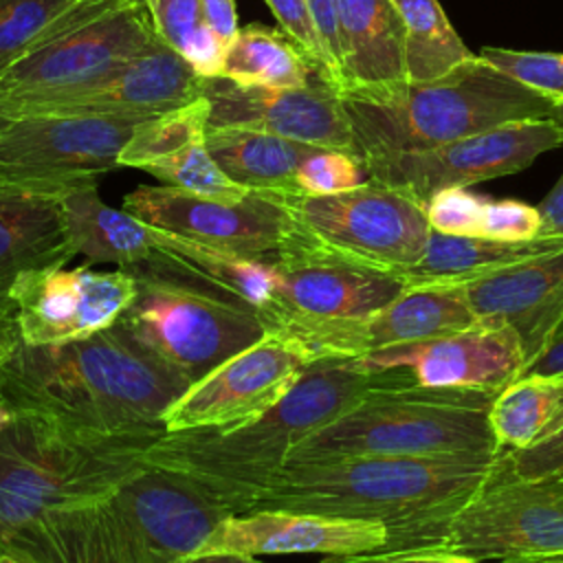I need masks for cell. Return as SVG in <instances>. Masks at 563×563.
Masks as SVG:
<instances>
[{"mask_svg": "<svg viewBox=\"0 0 563 563\" xmlns=\"http://www.w3.org/2000/svg\"><path fill=\"white\" fill-rule=\"evenodd\" d=\"M308 7L341 86V40H339V24H336V4L334 0H308Z\"/></svg>", "mask_w": 563, "mask_h": 563, "instance_id": "7bdbcfd3", "label": "cell"}, {"mask_svg": "<svg viewBox=\"0 0 563 563\" xmlns=\"http://www.w3.org/2000/svg\"><path fill=\"white\" fill-rule=\"evenodd\" d=\"M372 367H407L422 387H468L501 391L523 374L526 356L519 336L497 319L475 323L363 356Z\"/></svg>", "mask_w": 563, "mask_h": 563, "instance_id": "44dd1931", "label": "cell"}, {"mask_svg": "<svg viewBox=\"0 0 563 563\" xmlns=\"http://www.w3.org/2000/svg\"><path fill=\"white\" fill-rule=\"evenodd\" d=\"M136 279L117 271H95L88 262L75 268L53 266L24 273L9 288L7 303L22 343L51 345L97 334L128 310Z\"/></svg>", "mask_w": 563, "mask_h": 563, "instance_id": "e0dca14e", "label": "cell"}, {"mask_svg": "<svg viewBox=\"0 0 563 563\" xmlns=\"http://www.w3.org/2000/svg\"><path fill=\"white\" fill-rule=\"evenodd\" d=\"M62 207L75 253L84 255L88 264H114L128 271L156 251L154 227L125 209L106 205L97 185L64 191Z\"/></svg>", "mask_w": 563, "mask_h": 563, "instance_id": "484cf974", "label": "cell"}, {"mask_svg": "<svg viewBox=\"0 0 563 563\" xmlns=\"http://www.w3.org/2000/svg\"><path fill=\"white\" fill-rule=\"evenodd\" d=\"M132 277L136 295L119 321L189 385L268 332L253 308L154 275Z\"/></svg>", "mask_w": 563, "mask_h": 563, "instance_id": "9c48e42d", "label": "cell"}, {"mask_svg": "<svg viewBox=\"0 0 563 563\" xmlns=\"http://www.w3.org/2000/svg\"><path fill=\"white\" fill-rule=\"evenodd\" d=\"M202 81L205 77L158 37L81 90L33 99L0 97V101L13 119L29 114H158L200 99Z\"/></svg>", "mask_w": 563, "mask_h": 563, "instance_id": "d6986e66", "label": "cell"}, {"mask_svg": "<svg viewBox=\"0 0 563 563\" xmlns=\"http://www.w3.org/2000/svg\"><path fill=\"white\" fill-rule=\"evenodd\" d=\"M539 563H563V554H556V556H543V559H539Z\"/></svg>", "mask_w": 563, "mask_h": 563, "instance_id": "11a10c76", "label": "cell"}, {"mask_svg": "<svg viewBox=\"0 0 563 563\" xmlns=\"http://www.w3.org/2000/svg\"><path fill=\"white\" fill-rule=\"evenodd\" d=\"M209 130V103L205 97L141 121L125 147L121 150V167L147 169L178 156L180 152L205 143Z\"/></svg>", "mask_w": 563, "mask_h": 563, "instance_id": "d6a6232c", "label": "cell"}, {"mask_svg": "<svg viewBox=\"0 0 563 563\" xmlns=\"http://www.w3.org/2000/svg\"><path fill=\"white\" fill-rule=\"evenodd\" d=\"M394 563H486V561H479V559H473V556H466V554L435 550V552H422V554H416V556H407V559H400V561H394Z\"/></svg>", "mask_w": 563, "mask_h": 563, "instance_id": "7dc6e473", "label": "cell"}, {"mask_svg": "<svg viewBox=\"0 0 563 563\" xmlns=\"http://www.w3.org/2000/svg\"><path fill=\"white\" fill-rule=\"evenodd\" d=\"M220 77L244 86L303 88L319 75L282 29L246 24L229 42Z\"/></svg>", "mask_w": 563, "mask_h": 563, "instance_id": "f546056e", "label": "cell"}, {"mask_svg": "<svg viewBox=\"0 0 563 563\" xmlns=\"http://www.w3.org/2000/svg\"><path fill=\"white\" fill-rule=\"evenodd\" d=\"M537 207L541 213V235H563V172Z\"/></svg>", "mask_w": 563, "mask_h": 563, "instance_id": "f6af8a7d", "label": "cell"}, {"mask_svg": "<svg viewBox=\"0 0 563 563\" xmlns=\"http://www.w3.org/2000/svg\"><path fill=\"white\" fill-rule=\"evenodd\" d=\"M189 383L121 321L51 345H13L0 358V405L88 435L165 433L163 416Z\"/></svg>", "mask_w": 563, "mask_h": 563, "instance_id": "7a4b0ae2", "label": "cell"}, {"mask_svg": "<svg viewBox=\"0 0 563 563\" xmlns=\"http://www.w3.org/2000/svg\"><path fill=\"white\" fill-rule=\"evenodd\" d=\"M152 114H29L0 132V180L68 191L121 167L134 128Z\"/></svg>", "mask_w": 563, "mask_h": 563, "instance_id": "30bf717a", "label": "cell"}, {"mask_svg": "<svg viewBox=\"0 0 563 563\" xmlns=\"http://www.w3.org/2000/svg\"><path fill=\"white\" fill-rule=\"evenodd\" d=\"M506 471L523 479H563V431L523 451L504 453Z\"/></svg>", "mask_w": 563, "mask_h": 563, "instance_id": "b9f144b4", "label": "cell"}, {"mask_svg": "<svg viewBox=\"0 0 563 563\" xmlns=\"http://www.w3.org/2000/svg\"><path fill=\"white\" fill-rule=\"evenodd\" d=\"M402 22L405 79H435L475 53L451 26L440 0H391Z\"/></svg>", "mask_w": 563, "mask_h": 563, "instance_id": "1f68e13d", "label": "cell"}, {"mask_svg": "<svg viewBox=\"0 0 563 563\" xmlns=\"http://www.w3.org/2000/svg\"><path fill=\"white\" fill-rule=\"evenodd\" d=\"M563 246V235H539L521 242L477 235H449L431 229L422 257L400 273L409 286L460 284L490 271Z\"/></svg>", "mask_w": 563, "mask_h": 563, "instance_id": "83f0119b", "label": "cell"}, {"mask_svg": "<svg viewBox=\"0 0 563 563\" xmlns=\"http://www.w3.org/2000/svg\"><path fill=\"white\" fill-rule=\"evenodd\" d=\"M202 2V18L207 26L229 46V42L238 33V11L235 0H200Z\"/></svg>", "mask_w": 563, "mask_h": 563, "instance_id": "ee69618b", "label": "cell"}, {"mask_svg": "<svg viewBox=\"0 0 563 563\" xmlns=\"http://www.w3.org/2000/svg\"><path fill=\"white\" fill-rule=\"evenodd\" d=\"M361 161L442 145L510 121L552 117V101L504 75L477 53L424 81L341 88Z\"/></svg>", "mask_w": 563, "mask_h": 563, "instance_id": "5b68a950", "label": "cell"}, {"mask_svg": "<svg viewBox=\"0 0 563 563\" xmlns=\"http://www.w3.org/2000/svg\"><path fill=\"white\" fill-rule=\"evenodd\" d=\"M367 178L363 161L354 152L319 147L297 172V189L303 196H332L363 185Z\"/></svg>", "mask_w": 563, "mask_h": 563, "instance_id": "8d00e7d4", "label": "cell"}, {"mask_svg": "<svg viewBox=\"0 0 563 563\" xmlns=\"http://www.w3.org/2000/svg\"><path fill=\"white\" fill-rule=\"evenodd\" d=\"M70 0H0V75Z\"/></svg>", "mask_w": 563, "mask_h": 563, "instance_id": "d590c367", "label": "cell"}, {"mask_svg": "<svg viewBox=\"0 0 563 563\" xmlns=\"http://www.w3.org/2000/svg\"><path fill=\"white\" fill-rule=\"evenodd\" d=\"M154 242L185 257L194 268H198L213 284L238 295L244 303L255 308L264 321L275 310L277 288H279V271L275 262L253 260V257H244L222 249H213L156 227H154Z\"/></svg>", "mask_w": 563, "mask_h": 563, "instance_id": "4dcf8cb0", "label": "cell"}, {"mask_svg": "<svg viewBox=\"0 0 563 563\" xmlns=\"http://www.w3.org/2000/svg\"><path fill=\"white\" fill-rule=\"evenodd\" d=\"M552 119L563 128V101H559V103L552 106Z\"/></svg>", "mask_w": 563, "mask_h": 563, "instance_id": "816d5d0a", "label": "cell"}, {"mask_svg": "<svg viewBox=\"0 0 563 563\" xmlns=\"http://www.w3.org/2000/svg\"><path fill=\"white\" fill-rule=\"evenodd\" d=\"M11 121H13V117L4 110V106H2V101H0V132H2Z\"/></svg>", "mask_w": 563, "mask_h": 563, "instance_id": "f5cc1de1", "label": "cell"}, {"mask_svg": "<svg viewBox=\"0 0 563 563\" xmlns=\"http://www.w3.org/2000/svg\"><path fill=\"white\" fill-rule=\"evenodd\" d=\"M229 515L191 479L145 466L101 499L46 510L0 550L24 563H185Z\"/></svg>", "mask_w": 563, "mask_h": 563, "instance_id": "277c9868", "label": "cell"}, {"mask_svg": "<svg viewBox=\"0 0 563 563\" xmlns=\"http://www.w3.org/2000/svg\"><path fill=\"white\" fill-rule=\"evenodd\" d=\"M563 145V128L552 119L510 121L457 141L363 161L367 178L427 202L442 189L471 187L517 174L543 152Z\"/></svg>", "mask_w": 563, "mask_h": 563, "instance_id": "7c38bea8", "label": "cell"}, {"mask_svg": "<svg viewBox=\"0 0 563 563\" xmlns=\"http://www.w3.org/2000/svg\"><path fill=\"white\" fill-rule=\"evenodd\" d=\"M0 563H24V561H20V559H15V556H11V554L0 552Z\"/></svg>", "mask_w": 563, "mask_h": 563, "instance_id": "db71d44e", "label": "cell"}, {"mask_svg": "<svg viewBox=\"0 0 563 563\" xmlns=\"http://www.w3.org/2000/svg\"><path fill=\"white\" fill-rule=\"evenodd\" d=\"M279 196L317 240L398 275L422 257L431 235L424 205L376 180L332 196Z\"/></svg>", "mask_w": 563, "mask_h": 563, "instance_id": "8fae6325", "label": "cell"}, {"mask_svg": "<svg viewBox=\"0 0 563 563\" xmlns=\"http://www.w3.org/2000/svg\"><path fill=\"white\" fill-rule=\"evenodd\" d=\"M493 563H539L534 556H508V559H497Z\"/></svg>", "mask_w": 563, "mask_h": 563, "instance_id": "681fc988", "label": "cell"}, {"mask_svg": "<svg viewBox=\"0 0 563 563\" xmlns=\"http://www.w3.org/2000/svg\"><path fill=\"white\" fill-rule=\"evenodd\" d=\"M156 35L180 55L211 26L202 18L200 0H145Z\"/></svg>", "mask_w": 563, "mask_h": 563, "instance_id": "ab89813d", "label": "cell"}, {"mask_svg": "<svg viewBox=\"0 0 563 563\" xmlns=\"http://www.w3.org/2000/svg\"><path fill=\"white\" fill-rule=\"evenodd\" d=\"M389 530L378 521L343 519L314 512L255 508L224 517L194 556L211 554H367L387 543Z\"/></svg>", "mask_w": 563, "mask_h": 563, "instance_id": "7402d4cb", "label": "cell"}, {"mask_svg": "<svg viewBox=\"0 0 563 563\" xmlns=\"http://www.w3.org/2000/svg\"><path fill=\"white\" fill-rule=\"evenodd\" d=\"M484 207V198L466 191L464 187H451L438 191L424 209L433 231L449 235H479Z\"/></svg>", "mask_w": 563, "mask_h": 563, "instance_id": "f35d334b", "label": "cell"}, {"mask_svg": "<svg viewBox=\"0 0 563 563\" xmlns=\"http://www.w3.org/2000/svg\"><path fill=\"white\" fill-rule=\"evenodd\" d=\"M202 97L209 103V128H246L354 152L341 95L321 77L303 88L244 86L227 77H205Z\"/></svg>", "mask_w": 563, "mask_h": 563, "instance_id": "ffe728a7", "label": "cell"}, {"mask_svg": "<svg viewBox=\"0 0 563 563\" xmlns=\"http://www.w3.org/2000/svg\"><path fill=\"white\" fill-rule=\"evenodd\" d=\"M62 194L0 180V306L18 277L66 266L75 257Z\"/></svg>", "mask_w": 563, "mask_h": 563, "instance_id": "cb8c5ba5", "label": "cell"}, {"mask_svg": "<svg viewBox=\"0 0 563 563\" xmlns=\"http://www.w3.org/2000/svg\"><path fill=\"white\" fill-rule=\"evenodd\" d=\"M185 563H266L257 556H244V554H211V556H191Z\"/></svg>", "mask_w": 563, "mask_h": 563, "instance_id": "c3c4849f", "label": "cell"}, {"mask_svg": "<svg viewBox=\"0 0 563 563\" xmlns=\"http://www.w3.org/2000/svg\"><path fill=\"white\" fill-rule=\"evenodd\" d=\"M123 209L150 227L266 262H275L301 231L275 191H251L240 202H222L169 185H141L125 194Z\"/></svg>", "mask_w": 563, "mask_h": 563, "instance_id": "9a60e30c", "label": "cell"}, {"mask_svg": "<svg viewBox=\"0 0 563 563\" xmlns=\"http://www.w3.org/2000/svg\"><path fill=\"white\" fill-rule=\"evenodd\" d=\"M475 321L457 284H424L409 286L398 299L363 317L295 323L277 332L297 339L314 358H363L442 336Z\"/></svg>", "mask_w": 563, "mask_h": 563, "instance_id": "ac0fdd59", "label": "cell"}, {"mask_svg": "<svg viewBox=\"0 0 563 563\" xmlns=\"http://www.w3.org/2000/svg\"><path fill=\"white\" fill-rule=\"evenodd\" d=\"M488 424L501 453L523 451L563 431V374H521L497 391Z\"/></svg>", "mask_w": 563, "mask_h": 563, "instance_id": "f1b7e54d", "label": "cell"}, {"mask_svg": "<svg viewBox=\"0 0 563 563\" xmlns=\"http://www.w3.org/2000/svg\"><path fill=\"white\" fill-rule=\"evenodd\" d=\"M341 88L405 79L402 22L391 0H334Z\"/></svg>", "mask_w": 563, "mask_h": 563, "instance_id": "d4e9b609", "label": "cell"}, {"mask_svg": "<svg viewBox=\"0 0 563 563\" xmlns=\"http://www.w3.org/2000/svg\"><path fill=\"white\" fill-rule=\"evenodd\" d=\"M13 418H15V413L0 405V431H2L7 424H11V422H13Z\"/></svg>", "mask_w": 563, "mask_h": 563, "instance_id": "f907efd6", "label": "cell"}, {"mask_svg": "<svg viewBox=\"0 0 563 563\" xmlns=\"http://www.w3.org/2000/svg\"><path fill=\"white\" fill-rule=\"evenodd\" d=\"M314 356L292 336L266 332L191 383L165 411V433L231 427L273 409Z\"/></svg>", "mask_w": 563, "mask_h": 563, "instance_id": "2e32d148", "label": "cell"}, {"mask_svg": "<svg viewBox=\"0 0 563 563\" xmlns=\"http://www.w3.org/2000/svg\"><path fill=\"white\" fill-rule=\"evenodd\" d=\"M440 550L479 561L563 554V479L515 477L501 455L495 477L453 515Z\"/></svg>", "mask_w": 563, "mask_h": 563, "instance_id": "4fadbf2b", "label": "cell"}, {"mask_svg": "<svg viewBox=\"0 0 563 563\" xmlns=\"http://www.w3.org/2000/svg\"><path fill=\"white\" fill-rule=\"evenodd\" d=\"M497 391L416 383L367 396L301 440L286 466L350 455L495 460L488 411Z\"/></svg>", "mask_w": 563, "mask_h": 563, "instance_id": "8992f818", "label": "cell"}, {"mask_svg": "<svg viewBox=\"0 0 563 563\" xmlns=\"http://www.w3.org/2000/svg\"><path fill=\"white\" fill-rule=\"evenodd\" d=\"M523 374H563V321L545 352L523 369Z\"/></svg>", "mask_w": 563, "mask_h": 563, "instance_id": "bcb514c9", "label": "cell"}, {"mask_svg": "<svg viewBox=\"0 0 563 563\" xmlns=\"http://www.w3.org/2000/svg\"><path fill=\"white\" fill-rule=\"evenodd\" d=\"M264 2L271 9L273 18L277 20V29H282L303 51V55L308 57V62L312 64L317 75L323 81L336 86V90H339L336 70H334L332 59L319 37L308 0H264Z\"/></svg>", "mask_w": 563, "mask_h": 563, "instance_id": "74e56055", "label": "cell"}, {"mask_svg": "<svg viewBox=\"0 0 563 563\" xmlns=\"http://www.w3.org/2000/svg\"><path fill=\"white\" fill-rule=\"evenodd\" d=\"M541 235L539 207L521 200H486L477 238L521 242Z\"/></svg>", "mask_w": 563, "mask_h": 563, "instance_id": "60d3db41", "label": "cell"}, {"mask_svg": "<svg viewBox=\"0 0 563 563\" xmlns=\"http://www.w3.org/2000/svg\"><path fill=\"white\" fill-rule=\"evenodd\" d=\"M145 172L158 178L163 185L178 187L183 191L211 200L240 202L251 194V189L238 185L233 178L227 176V172L209 154L207 143H198L174 158L150 165Z\"/></svg>", "mask_w": 563, "mask_h": 563, "instance_id": "836d02e7", "label": "cell"}, {"mask_svg": "<svg viewBox=\"0 0 563 563\" xmlns=\"http://www.w3.org/2000/svg\"><path fill=\"white\" fill-rule=\"evenodd\" d=\"M275 266L279 288L275 310L264 321L268 332L295 323L363 317L409 288L398 273L345 255L317 240L306 227L275 257Z\"/></svg>", "mask_w": 563, "mask_h": 563, "instance_id": "5bb4252c", "label": "cell"}, {"mask_svg": "<svg viewBox=\"0 0 563 563\" xmlns=\"http://www.w3.org/2000/svg\"><path fill=\"white\" fill-rule=\"evenodd\" d=\"M158 40L145 0H70L0 75V97L86 88Z\"/></svg>", "mask_w": 563, "mask_h": 563, "instance_id": "ba28073f", "label": "cell"}, {"mask_svg": "<svg viewBox=\"0 0 563 563\" xmlns=\"http://www.w3.org/2000/svg\"><path fill=\"white\" fill-rule=\"evenodd\" d=\"M504 455V453H501ZM495 460L350 455L284 466L249 510H295L387 526V543L367 554L319 563H394L440 550L453 515L499 471Z\"/></svg>", "mask_w": 563, "mask_h": 563, "instance_id": "6da1fadb", "label": "cell"}, {"mask_svg": "<svg viewBox=\"0 0 563 563\" xmlns=\"http://www.w3.org/2000/svg\"><path fill=\"white\" fill-rule=\"evenodd\" d=\"M477 55L552 103L563 101V53L484 46Z\"/></svg>", "mask_w": 563, "mask_h": 563, "instance_id": "e575fe53", "label": "cell"}, {"mask_svg": "<svg viewBox=\"0 0 563 563\" xmlns=\"http://www.w3.org/2000/svg\"><path fill=\"white\" fill-rule=\"evenodd\" d=\"M207 150L238 185L251 191L299 194V165L319 147L246 128H209Z\"/></svg>", "mask_w": 563, "mask_h": 563, "instance_id": "4316f807", "label": "cell"}, {"mask_svg": "<svg viewBox=\"0 0 563 563\" xmlns=\"http://www.w3.org/2000/svg\"><path fill=\"white\" fill-rule=\"evenodd\" d=\"M457 286L477 319H497L515 330L528 367L563 321V246Z\"/></svg>", "mask_w": 563, "mask_h": 563, "instance_id": "603a6c76", "label": "cell"}, {"mask_svg": "<svg viewBox=\"0 0 563 563\" xmlns=\"http://www.w3.org/2000/svg\"><path fill=\"white\" fill-rule=\"evenodd\" d=\"M409 383L416 378L407 367H372L363 358L321 356L266 413L231 427L163 433L143 451V462L191 479L233 515L246 512L301 440L367 396Z\"/></svg>", "mask_w": 563, "mask_h": 563, "instance_id": "3957f363", "label": "cell"}, {"mask_svg": "<svg viewBox=\"0 0 563 563\" xmlns=\"http://www.w3.org/2000/svg\"><path fill=\"white\" fill-rule=\"evenodd\" d=\"M154 435H88L15 416L0 431V545L51 508L101 499L147 464ZM2 552V550H0Z\"/></svg>", "mask_w": 563, "mask_h": 563, "instance_id": "52a82bcc", "label": "cell"}]
</instances>
